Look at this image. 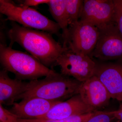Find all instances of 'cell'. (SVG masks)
Returning a JSON list of instances; mask_svg holds the SVG:
<instances>
[{
	"mask_svg": "<svg viewBox=\"0 0 122 122\" xmlns=\"http://www.w3.org/2000/svg\"><path fill=\"white\" fill-rule=\"evenodd\" d=\"M97 63L88 55L73 52L66 50L57 61L61 73L82 82L95 75Z\"/></svg>",
	"mask_w": 122,
	"mask_h": 122,
	"instance_id": "5",
	"label": "cell"
},
{
	"mask_svg": "<svg viewBox=\"0 0 122 122\" xmlns=\"http://www.w3.org/2000/svg\"><path fill=\"white\" fill-rule=\"evenodd\" d=\"M69 26L80 20L83 10V0H65Z\"/></svg>",
	"mask_w": 122,
	"mask_h": 122,
	"instance_id": "15",
	"label": "cell"
},
{
	"mask_svg": "<svg viewBox=\"0 0 122 122\" xmlns=\"http://www.w3.org/2000/svg\"><path fill=\"white\" fill-rule=\"evenodd\" d=\"M116 21L118 29L122 35V0H113Z\"/></svg>",
	"mask_w": 122,
	"mask_h": 122,
	"instance_id": "19",
	"label": "cell"
},
{
	"mask_svg": "<svg viewBox=\"0 0 122 122\" xmlns=\"http://www.w3.org/2000/svg\"><path fill=\"white\" fill-rule=\"evenodd\" d=\"M10 23L7 33L10 41L9 46L12 48L17 43L46 67L53 70L58 58L68 48H64L50 33L25 28L14 21Z\"/></svg>",
	"mask_w": 122,
	"mask_h": 122,
	"instance_id": "1",
	"label": "cell"
},
{
	"mask_svg": "<svg viewBox=\"0 0 122 122\" xmlns=\"http://www.w3.org/2000/svg\"><path fill=\"white\" fill-rule=\"evenodd\" d=\"M81 82L55 71L42 79L34 80L33 84L18 100L38 97L51 101L63 102L78 94Z\"/></svg>",
	"mask_w": 122,
	"mask_h": 122,
	"instance_id": "3",
	"label": "cell"
},
{
	"mask_svg": "<svg viewBox=\"0 0 122 122\" xmlns=\"http://www.w3.org/2000/svg\"><path fill=\"white\" fill-rule=\"evenodd\" d=\"M68 48L73 52L90 56L96 47L100 31L92 24L79 20L69 26Z\"/></svg>",
	"mask_w": 122,
	"mask_h": 122,
	"instance_id": "6",
	"label": "cell"
},
{
	"mask_svg": "<svg viewBox=\"0 0 122 122\" xmlns=\"http://www.w3.org/2000/svg\"><path fill=\"white\" fill-rule=\"evenodd\" d=\"M33 84V81L25 82L9 76L8 72L0 71V104L13 105L21 95L25 93Z\"/></svg>",
	"mask_w": 122,
	"mask_h": 122,
	"instance_id": "13",
	"label": "cell"
},
{
	"mask_svg": "<svg viewBox=\"0 0 122 122\" xmlns=\"http://www.w3.org/2000/svg\"><path fill=\"white\" fill-rule=\"evenodd\" d=\"M99 30L96 47L89 56L102 61L122 60V35L117 25Z\"/></svg>",
	"mask_w": 122,
	"mask_h": 122,
	"instance_id": "8",
	"label": "cell"
},
{
	"mask_svg": "<svg viewBox=\"0 0 122 122\" xmlns=\"http://www.w3.org/2000/svg\"><path fill=\"white\" fill-rule=\"evenodd\" d=\"M50 0H20L18 4L27 7H36L42 4H47Z\"/></svg>",
	"mask_w": 122,
	"mask_h": 122,
	"instance_id": "20",
	"label": "cell"
},
{
	"mask_svg": "<svg viewBox=\"0 0 122 122\" xmlns=\"http://www.w3.org/2000/svg\"><path fill=\"white\" fill-rule=\"evenodd\" d=\"M95 75L105 86L112 98L122 101V62L97 63Z\"/></svg>",
	"mask_w": 122,
	"mask_h": 122,
	"instance_id": "9",
	"label": "cell"
},
{
	"mask_svg": "<svg viewBox=\"0 0 122 122\" xmlns=\"http://www.w3.org/2000/svg\"><path fill=\"white\" fill-rule=\"evenodd\" d=\"M60 102L38 97L25 98L20 102L14 103L9 111L20 118L39 119L45 115L54 106Z\"/></svg>",
	"mask_w": 122,
	"mask_h": 122,
	"instance_id": "11",
	"label": "cell"
},
{
	"mask_svg": "<svg viewBox=\"0 0 122 122\" xmlns=\"http://www.w3.org/2000/svg\"><path fill=\"white\" fill-rule=\"evenodd\" d=\"M117 120L122 122V109L114 111Z\"/></svg>",
	"mask_w": 122,
	"mask_h": 122,
	"instance_id": "21",
	"label": "cell"
},
{
	"mask_svg": "<svg viewBox=\"0 0 122 122\" xmlns=\"http://www.w3.org/2000/svg\"><path fill=\"white\" fill-rule=\"evenodd\" d=\"M0 12L7 17L5 21H14L25 28L46 31L62 38L61 28L56 22L31 7L11 0H0Z\"/></svg>",
	"mask_w": 122,
	"mask_h": 122,
	"instance_id": "4",
	"label": "cell"
},
{
	"mask_svg": "<svg viewBox=\"0 0 122 122\" xmlns=\"http://www.w3.org/2000/svg\"><path fill=\"white\" fill-rule=\"evenodd\" d=\"M0 122H20V118L0 104Z\"/></svg>",
	"mask_w": 122,
	"mask_h": 122,
	"instance_id": "18",
	"label": "cell"
},
{
	"mask_svg": "<svg viewBox=\"0 0 122 122\" xmlns=\"http://www.w3.org/2000/svg\"><path fill=\"white\" fill-rule=\"evenodd\" d=\"M98 111L87 105L79 94L76 95L63 102L55 104L45 115L39 119H63L74 116Z\"/></svg>",
	"mask_w": 122,
	"mask_h": 122,
	"instance_id": "12",
	"label": "cell"
},
{
	"mask_svg": "<svg viewBox=\"0 0 122 122\" xmlns=\"http://www.w3.org/2000/svg\"><path fill=\"white\" fill-rule=\"evenodd\" d=\"M116 120L114 111H98L86 122H113Z\"/></svg>",
	"mask_w": 122,
	"mask_h": 122,
	"instance_id": "17",
	"label": "cell"
},
{
	"mask_svg": "<svg viewBox=\"0 0 122 122\" xmlns=\"http://www.w3.org/2000/svg\"><path fill=\"white\" fill-rule=\"evenodd\" d=\"M78 94L86 104L96 111L107 106L111 98L105 86L95 75L82 82Z\"/></svg>",
	"mask_w": 122,
	"mask_h": 122,
	"instance_id": "10",
	"label": "cell"
},
{
	"mask_svg": "<svg viewBox=\"0 0 122 122\" xmlns=\"http://www.w3.org/2000/svg\"><path fill=\"white\" fill-rule=\"evenodd\" d=\"M49 11L55 22L59 25L62 32L63 47L68 48L69 31L65 0H50L47 4Z\"/></svg>",
	"mask_w": 122,
	"mask_h": 122,
	"instance_id": "14",
	"label": "cell"
},
{
	"mask_svg": "<svg viewBox=\"0 0 122 122\" xmlns=\"http://www.w3.org/2000/svg\"><path fill=\"white\" fill-rule=\"evenodd\" d=\"M0 62L3 69L22 81L37 80L55 71L46 67L29 54L14 49L4 43L0 44Z\"/></svg>",
	"mask_w": 122,
	"mask_h": 122,
	"instance_id": "2",
	"label": "cell"
},
{
	"mask_svg": "<svg viewBox=\"0 0 122 122\" xmlns=\"http://www.w3.org/2000/svg\"><path fill=\"white\" fill-rule=\"evenodd\" d=\"M79 20L92 24L99 30L116 25L113 0H84Z\"/></svg>",
	"mask_w": 122,
	"mask_h": 122,
	"instance_id": "7",
	"label": "cell"
},
{
	"mask_svg": "<svg viewBox=\"0 0 122 122\" xmlns=\"http://www.w3.org/2000/svg\"><path fill=\"white\" fill-rule=\"evenodd\" d=\"M98 111L57 120L41 119H27L20 118V122H86L91 117L94 115Z\"/></svg>",
	"mask_w": 122,
	"mask_h": 122,
	"instance_id": "16",
	"label": "cell"
}]
</instances>
